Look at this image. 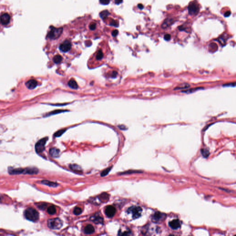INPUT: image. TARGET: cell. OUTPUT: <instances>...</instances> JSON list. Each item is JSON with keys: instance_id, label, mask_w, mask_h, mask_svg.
Wrapping results in <instances>:
<instances>
[{"instance_id": "cell-27", "label": "cell", "mask_w": 236, "mask_h": 236, "mask_svg": "<svg viewBox=\"0 0 236 236\" xmlns=\"http://www.w3.org/2000/svg\"><path fill=\"white\" fill-rule=\"evenodd\" d=\"M103 57V53L101 50H99L96 55V59L97 60H101Z\"/></svg>"}, {"instance_id": "cell-5", "label": "cell", "mask_w": 236, "mask_h": 236, "mask_svg": "<svg viewBox=\"0 0 236 236\" xmlns=\"http://www.w3.org/2000/svg\"><path fill=\"white\" fill-rule=\"evenodd\" d=\"M48 140V137H46L39 140L35 145V150L37 153H41L45 149V144Z\"/></svg>"}, {"instance_id": "cell-31", "label": "cell", "mask_w": 236, "mask_h": 236, "mask_svg": "<svg viewBox=\"0 0 236 236\" xmlns=\"http://www.w3.org/2000/svg\"><path fill=\"white\" fill-rule=\"evenodd\" d=\"M66 131V129H62V130H60L59 131L56 132L54 134V136H55V137H59V136H61L63 133L65 132Z\"/></svg>"}, {"instance_id": "cell-39", "label": "cell", "mask_w": 236, "mask_h": 236, "mask_svg": "<svg viewBox=\"0 0 236 236\" xmlns=\"http://www.w3.org/2000/svg\"><path fill=\"white\" fill-rule=\"evenodd\" d=\"M231 12L230 11H227L224 14V16L226 17H228L231 15Z\"/></svg>"}, {"instance_id": "cell-28", "label": "cell", "mask_w": 236, "mask_h": 236, "mask_svg": "<svg viewBox=\"0 0 236 236\" xmlns=\"http://www.w3.org/2000/svg\"><path fill=\"white\" fill-rule=\"evenodd\" d=\"M112 167H109V168H106V169H105L104 170H103L101 173V176L102 177H104L105 176H106L107 175H108V174L109 173V172H110L111 168H112Z\"/></svg>"}, {"instance_id": "cell-40", "label": "cell", "mask_w": 236, "mask_h": 236, "mask_svg": "<svg viewBox=\"0 0 236 236\" xmlns=\"http://www.w3.org/2000/svg\"><path fill=\"white\" fill-rule=\"evenodd\" d=\"M115 3L116 4H120L122 2L123 0H115Z\"/></svg>"}, {"instance_id": "cell-8", "label": "cell", "mask_w": 236, "mask_h": 236, "mask_svg": "<svg viewBox=\"0 0 236 236\" xmlns=\"http://www.w3.org/2000/svg\"><path fill=\"white\" fill-rule=\"evenodd\" d=\"M116 213L115 208L111 205H109L106 207L105 208V213L109 218H112L115 215Z\"/></svg>"}, {"instance_id": "cell-23", "label": "cell", "mask_w": 236, "mask_h": 236, "mask_svg": "<svg viewBox=\"0 0 236 236\" xmlns=\"http://www.w3.org/2000/svg\"><path fill=\"white\" fill-rule=\"evenodd\" d=\"M70 168H71L73 170L76 171H80L81 170V168L79 166V165H77L76 164L71 165L70 166Z\"/></svg>"}, {"instance_id": "cell-37", "label": "cell", "mask_w": 236, "mask_h": 236, "mask_svg": "<svg viewBox=\"0 0 236 236\" xmlns=\"http://www.w3.org/2000/svg\"><path fill=\"white\" fill-rule=\"evenodd\" d=\"M118 31L117 30H114L113 32H112V35L113 37H115L118 34Z\"/></svg>"}, {"instance_id": "cell-18", "label": "cell", "mask_w": 236, "mask_h": 236, "mask_svg": "<svg viewBox=\"0 0 236 236\" xmlns=\"http://www.w3.org/2000/svg\"><path fill=\"white\" fill-rule=\"evenodd\" d=\"M68 85L70 88L74 89H77L78 88V85L77 82L73 79H71L69 80V81L68 82Z\"/></svg>"}, {"instance_id": "cell-32", "label": "cell", "mask_w": 236, "mask_h": 236, "mask_svg": "<svg viewBox=\"0 0 236 236\" xmlns=\"http://www.w3.org/2000/svg\"><path fill=\"white\" fill-rule=\"evenodd\" d=\"M200 89V88H197L193 89H189V90H187L186 91H183L182 92H185V93H190L193 92L194 91H196V89Z\"/></svg>"}, {"instance_id": "cell-25", "label": "cell", "mask_w": 236, "mask_h": 236, "mask_svg": "<svg viewBox=\"0 0 236 236\" xmlns=\"http://www.w3.org/2000/svg\"><path fill=\"white\" fill-rule=\"evenodd\" d=\"M109 14V13L108 11H103L100 13V16L101 18L104 19L107 17L108 16Z\"/></svg>"}, {"instance_id": "cell-2", "label": "cell", "mask_w": 236, "mask_h": 236, "mask_svg": "<svg viewBox=\"0 0 236 236\" xmlns=\"http://www.w3.org/2000/svg\"><path fill=\"white\" fill-rule=\"evenodd\" d=\"M63 225L62 221L59 218H54L47 220V226L51 229L57 230L60 229Z\"/></svg>"}, {"instance_id": "cell-34", "label": "cell", "mask_w": 236, "mask_h": 236, "mask_svg": "<svg viewBox=\"0 0 236 236\" xmlns=\"http://www.w3.org/2000/svg\"><path fill=\"white\" fill-rule=\"evenodd\" d=\"M96 28V24L95 23H92L89 26V29L91 30H94Z\"/></svg>"}, {"instance_id": "cell-14", "label": "cell", "mask_w": 236, "mask_h": 236, "mask_svg": "<svg viewBox=\"0 0 236 236\" xmlns=\"http://www.w3.org/2000/svg\"><path fill=\"white\" fill-rule=\"evenodd\" d=\"M24 169L21 168H11L9 169L8 172L12 175H17L24 173Z\"/></svg>"}, {"instance_id": "cell-1", "label": "cell", "mask_w": 236, "mask_h": 236, "mask_svg": "<svg viewBox=\"0 0 236 236\" xmlns=\"http://www.w3.org/2000/svg\"><path fill=\"white\" fill-rule=\"evenodd\" d=\"M24 216L27 220L35 222L39 219V215L35 209L32 208H28L24 212Z\"/></svg>"}, {"instance_id": "cell-9", "label": "cell", "mask_w": 236, "mask_h": 236, "mask_svg": "<svg viewBox=\"0 0 236 236\" xmlns=\"http://www.w3.org/2000/svg\"><path fill=\"white\" fill-rule=\"evenodd\" d=\"M71 47L72 45L71 42L69 41L66 40L60 45L59 48L60 50L63 52H67L71 49Z\"/></svg>"}, {"instance_id": "cell-15", "label": "cell", "mask_w": 236, "mask_h": 236, "mask_svg": "<svg viewBox=\"0 0 236 236\" xmlns=\"http://www.w3.org/2000/svg\"><path fill=\"white\" fill-rule=\"evenodd\" d=\"M49 154L52 157L57 158L60 156V150L56 148H51L49 150Z\"/></svg>"}, {"instance_id": "cell-22", "label": "cell", "mask_w": 236, "mask_h": 236, "mask_svg": "<svg viewBox=\"0 0 236 236\" xmlns=\"http://www.w3.org/2000/svg\"><path fill=\"white\" fill-rule=\"evenodd\" d=\"M47 212L48 214L53 215H54L56 213V209L54 206H51L48 208Z\"/></svg>"}, {"instance_id": "cell-24", "label": "cell", "mask_w": 236, "mask_h": 236, "mask_svg": "<svg viewBox=\"0 0 236 236\" xmlns=\"http://www.w3.org/2000/svg\"><path fill=\"white\" fill-rule=\"evenodd\" d=\"M201 153L202 155V156L205 158H207L209 155V150H208L207 149L205 148H202L201 150Z\"/></svg>"}, {"instance_id": "cell-4", "label": "cell", "mask_w": 236, "mask_h": 236, "mask_svg": "<svg viewBox=\"0 0 236 236\" xmlns=\"http://www.w3.org/2000/svg\"><path fill=\"white\" fill-rule=\"evenodd\" d=\"M62 31V28H55L52 27L47 34V37L51 39H55L61 35Z\"/></svg>"}, {"instance_id": "cell-17", "label": "cell", "mask_w": 236, "mask_h": 236, "mask_svg": "<svg viewBox=\"0 0 236 236\" xmlns=\"http://www.w3.org/2000/svg\"><path fill=\"white\" fill-rule=\"evenodd\" d=\"M94 227L91 225H88L85 227L84 229V233L86 234H90L94 232Z\"/></svg>"}, {"instance_id": "cell-35", "label": "cell", "mask_w": 236, "mask_h": 236, "mask_svg": "<svg viewBox=\"0 0 236 236\" xmlns=\"http://www.w3.org/2000/svg\"><path fill=\"white\" fill-rule=\"evenodd\" d=\"M110 25L113 26H117H117H119V24L116 21H115V20H113V21L111 22Z\"/></svg>"}, {"instance_id": "cell-6", "label": "cell", "mask_w": 236, "mask_h": 236, "mask_svg": "<svg viewBox=\"0 0 236 236\" xmlns=\"http://www.w3.org/2000/svg\"><path fill=\"white\" fill-rule=\"evenodd\" d=\"M166 215L159 212H155L153 215H152L151 220L153 222L155 223H160L164 220L166 217Z\"/></svg>"}, {"instance_id": "cell-20", "label": "cell", "mask_w": 236, "mask_h": 236, "mask_svg": "<svg viewBox=\"0 0 236 236\" xmlns=\"http://www.w3.org/2000/svg\"><path fill=\"white\" fill-rule=\"evenodd\" d=\"M99 197L100 200H101V201L106 202L109 199V196L106 193H103L100 195Z\"/></svg>"}, {"instance_id": "cell-33", "label": "cell", "mask_w": 236, "mask_h": 236, "mask_svg": "<svg viewBox=\"0 0 236 236\" xmlns=\"http://www.w3.org/2000/svg\"><path fill=\"white\" fill-rule=\"evenodd\" d=\"M100 3L102 5H108L110 2V0H100Z\"/></svg>"}, {"instance_id": "cell-19", "label": "cell", "mask_w": 236, "mask_h": 236, "mask_svg": "<svg viewBox=\"0 0 236 236\" xmlns=\"http://www.w3.org/2000/svg\"><path fill=\"white\" fill-rule=\"evenodd\" d=\"M41 183H42V184H43L47 185H48L50 187H55L57 186V185H58V184H56V183L51 182V181H49L48 180H42V181L41 182Z\"/></svg>"}, {"instance_id": "cell-29", "label": "cell", "mask_w": 236, "mask_h": 236, "mask_svg": "<svg viewBox=\"0 0 236 236\" xmlns=\"http://www.w3.org/2000/svg\"><path fill=\"white\" fill-rule=\"evenodd\" d=\"M189 84H181L180 86H178L177 87H176L175 89H186L189 88Z\"/></svg>"}, {"instance_id": "cell-26", "label": "cell", "mask_w": 236, "mask_h": 236, "mask_svg": "<svg viewBox=\"0 0 236 236\" xmlns=\"http://www.w3.org/2000/svg\"><path fill=\"white\" fill-rule=\"evenodd\" d=\"M82 213V209L79 207H76L74 209V213L75 215H79Z\"/></svg>"}, {"instance_id": "cell-3", "label": "cell", "mask_w": 236, "mask_h": 236, "mask_svg": "<svg viewBox=\"0 0 236 236\" xmlns=\"http://www.w3.org/2000/svg\"><path fill=\"white\" fill-rule=\"evenodd\" d=\"M142 210V208L140 207L132 206L128 209L127 212L128 214H131L132 218L136 219L141 216Z\"/></svg>"}, {"instance_id": "cell-38", "label": "cell", "mask_w": 236, "mask_h": 236, "mask_svg": "<svg viewBox=\"0 0 236 236\" xmlns=\"http://www.w3.org/2000/svg\"><path fill=\"white\" fill-rule=\"evenodd\" d=\"M117 73L115 72V71H114L113 72V73H112V74H111V77L112 78H115L117 76Z\"/></svg>"}, {"instance_id": "cell-11", "label": "cell", "mask_w": 236, "mask_h": 236, "mask_svg": "<svg viewBox=\"0 0 236 236\" xmlns=\"http://www.w3.org/2000/svg\"><path fill=\"white\" fill-rule=\"evenodd\" d=\"M169 226L173 230H176L179 228L181 226L180 221L178 220H174L169 223Z\"/></svg>"}, {"instance_id": "cell-12", "label": "cell", "mask_w": 236, "mask_h": 236, "mask_svg": "<svg viewBox=\"0 0 236 236\" xmlns=\"http://www.w3.org/2000/svg\"><path fill=\"white\" fill-rule=\"evenodd\" d=\"M37 82L35 79H31L26 83V85L29 89H33L37 87Z\"/></svg>"}, {"instance_id": "cell-30", "label": "cell", "mask_w": 236, "mask_h": 236, "mask_svg": "<svg viewBox=\"0 0 236 236\" xmlns=\"http://www.w3.org/2000/svg\"><path fill=\"white\" fill-rule=\"evenodd\" d=\"M65 111H67V110H55V111H53V112H51L49 113H48L47 115V116H48L51 115H55V114H59V113H61V112H65Z\"/></svg>"}, {"instance_id": "cell-36", "label": "cell", "mask_w": 236, "mask_h": 236, "mask_svg": "<svg viewBox=\"0 0 236 236\" xmlns=\"http://www.w3.org/2000/svg\"><path fill=\"white\" fill-rule=\"evenodd\" d=\"M164 39H165V40H166L167 41L171 39V36H170V35H169V34H166V35H165L164 36Z\"/></svg>"}, {"instance_id": "cell-10", "label": "cell", "mask_w": 236, "mask_h": 236, "mask_svg": "<svg viewBox=\"0 0 236 236\" xmlns=\"http://www.w3.org/2000/svg\"><path fill=\"white\" fill-rule=\"evenodd\" d=\"M10 20V17L7 13H4L0 16V23L2 25H7Z\"/></svg>"}, {"instance_id": "cell-16", "label": "cell", "mask_w": 236, "mask_h": 236, "mask_svg": "<svg viewBox=\"0 0 236 236\" xmlns=\"http://www.w3.org/2000/svg\"><path fill=\"white\" fill-rule=\"evenodd\" d=\"M38 173V169L36 168H27L24 169V174H34Z\"/></svg>"}, {"instance_id": "cell-7", "label": "cell", "mask_w": 236, "mask_h": 236, "mask_svg": "<svg viewBox=\"0 0 236 236\" xmlns=\"http://www.w3.org/2000/svg\"><path fill=\"white\" fill-rule=\"evenodd\" d=\"M188 11L190 14L196 15L199 11V6L195 3H190L188 6Z\"/></svg>"}, {"instance_id": "cell-13", "label": "cell", "mask_w": 236, "mask_h": 236, "mask_svg": "<svg viewBox=\"0 0 236 236\" xmlns=\"http://www.w3.org/2000/svg\"><path fill=\"white\" fill-rule=\"evenodd\" d=\"M90 220L95 224H102L103 222V218L98 215H95L90 218Z\"/></svg>"}, {"instance_id": "cell-21", "label": "cell", "mask_w": 236, "mask_h": 236, "mask_svg": "<svg viewBox=\"0 0 236 236\" xmlns=\"http://www.w3.org/2000/svg\"><path fill=\"white\" fill-rule=\"evenodd\" d=\"M63 58L62 56H61L60 55H56L53 58V61L56 64H59L61 63L62 61Z\"/></svg>"}, {"instance_id": "cell-41", "label": "cell", "mask_w": 236, "mask_h": 236, "mask_svg": "<svg viewBox=\"0 0 236 236\" xmlns=\"http://www.w3.org/2000/svg\"><path fill=\"white\" fill-rule=\"evenodd\" d=\"M138 7L139 9H142L143 8V6L141 4H139L138 5Z\"/></svg>"}]
</instances>
